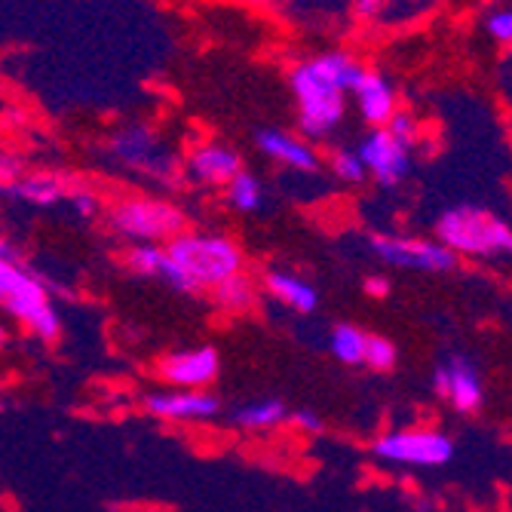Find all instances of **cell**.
Masks as SVG:
<instances>
[{"label":"cell","instance_id":"obj_12","mask_svg":"<svg viewBox=\"0 0 512 512\" xmlns=\"http://www.w3.org/2000/svg\"><path fill=\"white\" fill-rule=\"evenodd\" d=\"M221 371V359L212 347L172 350L160 359V375L181 390H203Z\"/></svg>","mask_w":512,"mask_h":512},{"label":"cell","instance_id":"obj_30","mask_svg":"<svg viewBox=\"0 0 512 512\" xmlns=\"http://www.w3.org/2000/svg\"><path fill=\"white\" fill-rule=\"evenodd\" d=\"M362 289H365V295H371V298H387L390 295V279L387 276H365L362 279Z\"/></svg>","mask_w":512,"mask_h":512},{"label":"cell","instance_id":"obj_7","mask_svg":"<svg viewBox=\"0 0 512 512\" xmlns=\"http://www.w3.org/2000/svg\"><path fill=\"white\" fill-rule=\"evenodd\" d=\"M368 249L390 267L421 270V273H445L454 270L457 255L439 240L399 237V234H371Z\"/></svg>","mask_w":512,"mask_h":512},{"label":"cell","instance_id":"obj_1","mask_svg":"<svg viewBox=\"0 0 512 512\" xmlns=\"http://www.w3.org/2000/svg\"><path fill=\"white\" fill-rule=\"evenodd\" d=\"M365 68L344 50L319 53L289 71V86L298 105V126L304 138H329L347 117V99Z\"/></svg>","mask_w":512,"mask_h":512},{"label":"cell","instance_id":"obj_6","mask_svg":"<svg viewBox=\"0 0 512 512\" xmlns=\"http://www.w3.org/2000/svg\"><path fill=\"white\" fill-rule=\"evenodd\" d=\"M105 221L117 237H123L129 243L166 246L178 234L188 230V218H184V212L172 200H160V197H148V194L117 197L108 206Z\"/></svg>","mask_w":512,"mask_h":512},{"label":"cell","instance_id":"obj_18","mask_svg":"<svg viewBox=\"0 0 512 512\" xmlns=\"http://www.w3.org/2000/svg\"><path fill=\"white\" fill-rule=\"evenodd\" d=\"M264 289L270 298L292 307L295 313H313L319 307V292L307 283V279H301L289 270H267Z\"/></svg>","mask_w":512,"mask_h":512},{"label":"cell","instance_id":"obj_28","mask_svg":"<svg viewBox=\"0 0 512 512\" xmlns=\"http://www.w3.org/2000/svg\"><path fill=\"white\" fill-rule=\"evenodd\" d=\"M390 0H350V13L362 22H378L387 16Z\"/></svg>","mask_w":512,"mask_h":512},{"label":"cell","instance_id":"obj_25","mask_svg":"<svg viewBox=\"0 0 512 512\" xmlns=\"http://www.w3.org/2000/svg\"><path fill=\"white\" fill-rule=\"evenodd\" d=\"M485 31H488L497 43L509 46V43H512V7L491 10V13L485 16Z\"/></svg>","mask_w":512,"mask_h":512},{"label":"cell","instance_id":"obj_21","mask_svg":"<svg viewBox=\"0 0 512 512\" xmlns=\"http://www.w3.org/2000/svg\"><path fill=\"white\" fill-rule=\"evenodd\" d=\"M224 197H227V206L237 209V212H258L264 206V188H261V178L252 175L249 169H243L234 181L224 188Z\"/></svg>","mask_w":512,"mask_h":512},{"label":"cell","instance_id":"obj_9","mask_svg":"<svg viewBox=\"0 0 512 512\" xmlns=\"http://www.w3.org/2000/svg\"><path fill=\"white\" fill-rule=\"evenodd\" d=\"M368 166V175L375 178L381 188H396V184L408 175L411 166V148L387 129V126H375L371 129L359 148H356Z\"/></svg>","mask_w":512,"mask_h":512},{"label":"cell","instance_id":"obj_24","mask_svg":"<svg viewBox=\"0 0 512 512\" xmlns=\"http://www.w3.org/2000/svg\"><path fill=\"white\" fill-rule=\"evenodd\" d=\"M365 365L371 371H390L396 365V344L390 338H381V335H368Z\"/></svg>","mask_w":512,"mask_h":512},{"label":"cell","instance_id":"obj_3","mask_svg":"<svg viewBox=\"0 0 512 512\" xmlns=\"http://www.w3.org/2000/svg\"><path fill=\"white\" fill-rule=\"evenodd\" d=\"M105 157L114 169H123L126 175L163 184V188L166 184H175L178 175H184L178 157L169 151L160 132L151 129L148 123L120 126L105 142Z\"/></svg>","mask_w":512,"mask_h":512},{"label":"cell","instance_id":"obj_20","mask_svg":"<svg viewBox=\"0 0 512 512\" xmlns=\"http://www.w3.org/2000/svg\"><path fill=\"white\" fill-rule=\"evenodd\" d=\"M286 417H289V411H286L283 399H258V402H249L234 411V421L246 430H267V427L283 424Z\"/></svg>","mask_w":512,"mask_h":512},{"label":"cell","instance_id":"obj_15","mask_svg":"<svg viewBox=\"0 0 512 512\" xmlns=\"http://www.w3.org/2000/svg\"><path fill=\"white\" fill-rule=\"evenodd\" d=\"M258 142V151L264 157H270L273 163L286 166L292 172H301V175H316L322 160L316 154V148L307 142V138H298L286 129H261L255 135Z\"/></svg>","mask_w":512,"mask_h":512},{"label":"cell","instance_id":"obj_14","mask_svg":"<svg viewBox=\"0 0 512 512\" xmlns=\"http://www.w3.org/2000/svg\"><path fill=\"white\" fill-rule=\"evenodd\" d=\"M353 102H356L359 117L371 129L387 126L399 114V96H396L390 77L375 68H365V74L359 77V83L353 89Z\"/></svg>","mask_w":512,"mask_h":512},{"label":"cell","instance_id":"obj_26","mask_svg":"<svg viewBox=\"0 0 512 512\" xmlns=\"http://www.w3.org/2000/svg\"><path fill=\"white\" fill-rule=\"evenodd\" d=\"M387 129L399 138V142H405L408 148H414V145H417V135H421V123H417L408 111H399V114L387 123Z\"/></svg>","mask_w":512,"mask_h":512},{"label":"cell","instance_id":"obj_4","mask_svg":"<svg viewBox=\"0 0 512 512\" xmlns=\"http://www.w3.org/2000/svg\"><path fill=\"white\" fill-rule=\"evenodd\" d=\"M0 298H4L7 313L19 319L37 341H59L62 319L50 301V289L37 273H31L19 261H0Z\"/></svg>","mask_w":512,"mask_h":512},{"label":"cell","instance_id":"obj_29","mask_svg":"<svg viewBox=\"0 0 512 512\" xmlns=\"http://www.w3.org/2000/svg\"><path fill=\"white\" fill-rule=\"evenodd\" d=\"M25 172H22V160H16L13 154H4V160H0V181H4V188L13 181H19Z\"/></svg>","mask_w":512,"mask_h":512},{"label":"cell","instance_id":"obj_31","mask_svg":"<svg viewBox=\"0 0 512 512\" xmlns=\"http://www.w3.org/2000/svg\"><path fill=\"white\" fill-rule=\"evenodd\" d=\"M292 421H295L301 430H307V433H319V430H322V421H319V417H316L313 411H298V414L292 417Z\"/></svg>","mask_w":512,"mask_h":512},{"label":"cell","instance_id":"obj_8","mask_svg":"<svg viewBox=\"0 0 512 512\" xmlns=\"http://www.w3.org/2000/svg\"><path fill=\"white\" fill-rule=\"evenodd\" d=\"M375 454L408 467H445L454 457V445L436 430H396L375 442Z\"/></svg>","mask_w":512,"mask_h":512},{"label":"cell","instance_id":"obj_22","mask_svg":"<svg viewBox=\"0 0 512 512\" xmlns=\"http://www.w3.org/2000/svg\"><path fill=\"white\" fill-rule=\"evenodd\" d=\"M329 347L344 365H359V362H365L368 335L362 329H356V325H350V322H341L329 335Z\"/></svg>","mask_w":512,"mask_h":512},{"label":"cell","instance_id":"obj_5","mask_svg":"<svg viewBox=\"0 0 512 512\" xmlns=\"http://www.w3.org/2000/svg\"><path fill=\"white\" fill-rule=\"evenodd\" d=\"M172 261L194 279V286L203 289H215L224 279H230L234 273H240L246 267L243 249L224 237V234H206V230H184L172 243H166Z\"/></svg>","mask_w":512,"mask_h":512},{"label":"cell","instance_id":"obj_11","mask_svg":"<svg viewBox=\"0 0 512 512\" xmlns=\"http://www.w3.org/2000/svg\"><path fill=\"white\" fill-rule=\"evenodd\" d=\"M433 390L448 399L460 414H476L485 402L479 368L470 356H451L433 375Z\"/></svg>","mask_w":512,"mask_h":512},{"label":"cell","instance_id":"obj_16","mask_svg":"<svg viewBox=\"0 0 512 512\" xmlns=\"http://www.w3.org/2000/svg\"><path fill=\"white\" fill-rule=\"evenodd\" d=\"M145 408L151 417H160V421H175V424H200V421H212V417L221 411V402L212 393H151L145 399Z\"/></svg>","mask_w":512,"mask_h":512},{"label":"cell","instance_id":"obj_19","mask_svg":"<svg viewBox=\"0 0 512 512\" xmlns=\"http://www.w3.org/2000/svg\"><path fill=\"white\" fill-rule=\"evenodd\" d=\"M212 301L227 313H243L258 301V286H255V279L246 270H240L230 279H224L221 286L212 289Z\"/></svg>","mask_w":512,"mask_h":512},{"label":"cell","instance_id":"obj_13","mask_svg":"<svg viewBox=\"0 0 512 512\" xmlns=\"http://www.w3.org/2000/svg\"><path fill=\"white\" fill-rule=\"evenodd\" d=\"M123 264H126L129 273L160 279V283H166V286L175 289V292H184V295H197V292H200V289L194 286V279L172 261L169 249L160 246V243H132V246L123 252Z\"/></svg>","mask_w":512,"mask_h":512},{"label":"cell","instance_id":"obj_33","mask_svg":"<svg viewBox=\"0 0 512 512\" xmlns=\"http://www.w3.org/2000/svg\"><path fill=\"white\" fill-rule=\"evenodd\" d=\"M509 50H512V43H509Z\"/></svg>","mask_w":512,"mask_h":512},{"label":"cell","instance_id":"obj_23","mask_svg":"<svg viewBox=\"0 0 512 512\" xmlns=\"http://www.w3.org/2000/svg\"><path fill=\"white\" fill-rule=\"evenodd\" d=\"M329 169H332V175H335L338 181H344V184H362V181L368 178V166H365L362 154H359V151H350V148L332 151Z\"/></svg>","mask_w":512,"mask_h":512},{"label":"cell","instance_id":"obj_2","mask_svg":"<svg viewBox=\"0 0 512 512\" xmlns=\"http://www.w3.org/2000/svg\"><path fill=\"white\" fill-rule=\"evenodd\" d=\"M436 240L454 255L467 258H509L512 255V227L482 206H454L439 215Z\"/></svg>","mask_w":512,"mask_h":512},{"label":"cell","instance_id":"obj_17","mask_svg":"<svg viewBox=\"0 0 512 512\" xmlns=\"http://www.w3.org/2000/svg\"><path fill=\"white\" fill-rule=\"evenodd\" d=\"M7 197L16 200V203H25V206H34V209H53L59 206L62 200H68L71 188L68 181L56 172H31V175H22L19 181L7 184Z\"/></svg>","mask_w":512,"mask_h":512},{"label":"cell","instance_id":"obj_27","mask_svg":"<svg viewBox=\"0 0 512 512\" xmlns=\"http://www.w3.org/2000/svg\"><path fill=\"white\" fill-rule=\"evenodd\" d=\"M68 203H71V209H74L80 218H96V215H99V197L92 194L89 188H71Z\"/></svg>","mask_w":512,"mask_h":512},{"label":"cell","instance_id":"obj_32","mask_svg":"<svg viewBox=\"0 0 512 512\" xmlns=\"http://www.w3.org/2000/svg\"><path fill=\"white\" fill-rule=\"evenodd\" d=\"M224 4H234V7H246V10H270L283 0H224Z\"/></svg>","mask_w":512,"mask_h":512},{"label":"cell","instance_id":"obj_10","mask_svg":"<svg viewBox=\"0 0 512 512\" xmlns=\"http://www.w3.org/2000/svg\"><path fill=\"white\" fill-rule=\"evenodd\" d=\"M184 178L203 188H227L243 172V157L224 142H200L181 163Z\"/></svg>","mask_w":512,"mask_h":512}]
</instances>
